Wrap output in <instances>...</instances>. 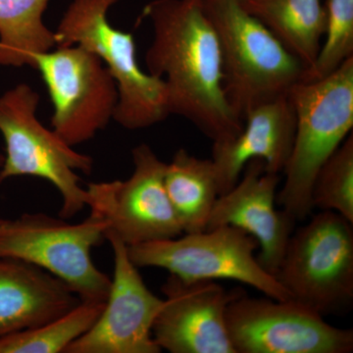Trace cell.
Wrapping results in <instances>:
<instances>
[{"label":"cell","mask_w":353,"mask_h":353,"mask_svg":"<svg viewBox=\"0 0 353 353\" xmlns=\"http://www.w3.org/2000/svg\"><path fill=\"white\" fill-rule=\"evenodd\" d=\"M324 41L316 61L301 81H316L333 73L353 57V0H325Z\"/></svg>","instance_id":"7402d4cb"},{"label":"cell","mask_w":353,"mask_h":353,"mask_svg":"<svg viewBox=\"0 0 353 353\" xmlns=\"http://www.w3.org/2000/svg\"><path fill=\"white\" fill-rule=\"evenodd\" d=\"M165 305L153 325L160 350L171 353H236L227 328L229 304L245 294L215 281L185 282L170 275L162 285Z\"/></svg>","instance_id":"4fadbf2b"},{"label":"cell","mask_w":353,"mask_h":353,"mask_svg":"<svg viewBox=\"0 0 353 353\" xmlns=\"http://www.w3.org/2000/svg\"><path fill=\"white\" fill-rule=\"evenodd\" d=\"M105 303L82 301L57 319L0 338V353L65 352L99 319Z\"/></svg>","instance_id":"ffe728a7"},{"label":"cell","mask_w":353,"mask_h":353,"mask_svg":"<svg viewBox=\"0 0 353 353\" xmlns=\"http://www.w3.org/2000/svg\"><path fill=\"white\" fill-rule=\"evenodd\" d=\"M290 299L323 317L347 310L353 301L352 223L321 211L290 234L274 274Z\"/></svg>","instance_id":"8992f818"},{"label":"cell","mask_w":353,"mask_h":353,"mask_svg":"<svg viewBox=\"0 0 353 353\" xmlns=\"http://www.w3.org/2000/svg\"><path fill=\"white\" fill-rule=\"evenodd\" d=\"M164 183L183 233L205 231L211 211L220 196L212 159L179 150L170 163H166Z\"/></svg>","instance_id":"ac0fdd59"},{"label":"cell","mask_w":353,"mask_h":353,"mask_svg":"<svg viewBox=\"0 0 353 353\" xmlns=\"http://www.w3.org/2000/svg\"><path fill=\"white\" fill-rule=\"evenodd\" d=\"M226 321L236 353H350L352 330L336 328L294 299H250L228 306Z\"/></svg>","instance_id":"8fae6325"},{"label":"cell","mask_w":353,"mask_h":353,"mask_svg":"<svg viewBox=\"0 0 353 353\" xmlns=\"http://www.w3.org/2000/svg\"><path fill=\"white\" fill-rule=\"evenodd\" d=\"M106 221L90 215L71 224L43 213L0 220V257L23 260L61 279L82 301L105 303L111 278L95 266L92 250L104 239Z\"/></svg>","instance_id":"52a82bcc"},{"label":"cell","mask_w":353,"mask_h":353,"mask_svg":"<svg viewBox=\"0 0 353 353\" xmlns=\"http://www.w3.org/2000/svg\"><path fill=\"white\" fill-rule=\"evenodd\" d=\"M239 1H245V0H239Z\"/></svg>","instance_id":"cb8c5ba5"},{"label":"cell","mask_w":353,"mask_h":353,"mask_svg":"<svg viewBox=\"0 0 353 353\" xmlns=\"http://www.w3.org/2000/svg\"><path fill=\"white\" fill-rule=\"evenodd\" d=\"M50 0H0V65L31 66L37 53L57 48L54 32L43 23Z\"/></svg>","instance_id":"d6986e66"},{"label":"cell","mask_w":353,"mask_h":353,"mask_svg":"<svg viewBox=\"0 0 353 353\" xmlns=\"http://www.w3.org/2000/svg\"><path fill=\"white\" fill-rule=\"evenodd\" d=\"M240 3L270 30L304 71L313 66L326 22L321 0H245Z\"/></svg>","instance_id":"e0dca14e"},{"label":"cell","mask_w":353,"mask_h":353,"mask_svg":"<svg viewBox=\"0 0 353 353\" xmlns=\"http://www.w3.org/2000/svg\"><path fill=\"white\" fill-rule=\"evenodd\" d=\"M143 15L153 29L146 67L164 81L170 114L189 120L213 143L233 139L243 121L225 94L219 38L203 0H153Z\"/></svg>","instance_id":"6da1fadb"},{"label":"cell","mask_w":353,"mask_h":353,"mask_svg":"<svg viewBox=\"0 0 353 353\" xmlns=\"http://www.w3.org/2000/svg\"><path fill=\"white\" fill-rule=\"evenodd\" d=\"M81 301L50 272L23 260L0 257V338L41 326Z\"/></svg>","instance_id":"2e32d148"},{"label":"cell","mask_w":353,"mask_h":353,"mask_svg":"<svg viewBox=\"0 0 353 353\" xmlns=\"http://www.w3.org/2000/svg\"><path fill=\"white\" fill-rule=\"evenodd\" d=\"M4 161V157H2L1 154H0V167L2 166V164H3Z\"/></svg>","instance_id":"603a6c76"},{"label":"cell","mask_w":353,"mask_h":353,"mask_svg":"<svg viewBox=\"0 0 353 353\" xmlns=\"http://www.w3.org/2000/svg\"><path fill=\"white\" fill-rule=\"evenodd\" d=\"M313 208L333 211L353 224V136L322 165L311 190Z\"/></svg>","instance_id":"44dd1931"},{"label":"cell","mask_w":353,"mask_h":353,"mask_svg":"<svg viewBox=\"0 0 353 353\" xmlns=\"http://www.w3.org/2000/svg\"><path fill=\"white\" fill-rule=\"evenodd\" d=\"M132 155L134 171L127 181L88 185L90 215L106 221L104 236L113 234L128 246L180 236L183 228L165 188L166 163L145 143Z\"/></svg>","instance_id":"30bf717a"},{"label":"cell","mask_w":353,"mask_h":353,"mask_svg":"<svg viewBox=\"0 0 353 353\" xmlns=\"http://www.w3.org/2000/svg\"><path fill=\"white\" fill-rule=\"evenodd\" d=\"M288 95L296 114V134L277 201L296 222L312 211L311 190L318 171L352 134L353 57L320 80L299 81Z\"/></svg>","instance_id":"7a4b0ae2"},{"label":"cell","mask_w":353,"mask_h":353,"mask_svg":"<svg viewBox=\"0 0 353 353\" xmlns=\"http://www.w3.org/2000/svg\"><path fill=\"white\" fill-rule=\"evenodd\" d=\"M279 174L266 171L261 159L246 164L236 185L216 201L206 230L233 226L259 241L257 260L272 275L282 261L296 221L276 208Z\"/></svg>","instance_id":"5bb4252c"},{"label":"cell","mask_w":353,"mask_h":353,"mask_svg":"<svg viewBox=\"0 0 353 353\" xmlns=\"http://www.w3.org/2000/svg\"><path fill=\"white\" fill-rule=\"evenodd\" d=\"M39 102L38 92L26 83L0 97V132L6 150L0 182L22 176L48 181L62 197L60 217L68 219L88 208V190L77 172L88 175L94 162L39 122Z\"/></svg>","instance_id":"5b68a950"},{"label":"cell","mask_w":353,"mask_h":353,"mask_svg":"<svg viewBox=\"0 0 353 353\" xmlns=\"http://www.w3.org/2000/svg\"><path fill=\"white\" fill-rule=\"evenodd\" d=\"M222 54L228 101L243 121L262 102L288 94L304 68L268 28L239 0H203Z\"/></svg>","instance_id":"3957f363"},{"label":"cell","mask_w":353,"mask_h":353,"mask_svg":"<svg viewBox=\"0 0 353 353\" xmlns=\"http://www.w3.org/2000/svg\"><path fill=\"white\" fill-rule=\"evenodd\" d=\"M182 238L148 241L128 246L137 267H157L185 281L233 280L254 288L278 301L290 299L275 276L255 256L259 241L243 230L219 226Z\"/></svg>","instance_id":"ba28073f"},{"label":"cell","mask_w":353,"mask_h":353,"mask_svg":"<svg viewBox=\"0 0 353 353\" xmlns=\"http://www.w3.org/2000/svg\"><path fill=\"white\" fill-rule=\"evenodd\" d=\"M114 255L110 290L99 319L77 339L65 353H159L152 336L153 325L165 299L146 287L129 257L128 245L106 234Z\"/></svg>","instance_id":"7c38bea8"},{"label":"cell","mask_w":353,"mask_h":353,"mask_svg":"<svg viewBox=\"0 0 353 353\" xmlns=\"http://www.w3.org/2000/svg\"><path fill=\"white\" fill-rule=\"evenodd\" d=\"M296 134V114L289 95L262 102L246 112L243 130L233 139L213 143L212 159L221 194L232 189L252 159L280 174L289 160Z\"/></svg>","instance_id":"9a60e30c"},{"label":"cell","mask_w":353,"mask_h":353,"mask_svg":"<svg viewBox=\"0 0 353 353\" xmlns=\"http://www.w3.org/2000/svg\"><path fill=\"white\" fill-rule=\"evenodd\" d=\"M117 1L74 0L54 32L57 46H81L101 58L117 85L114 120L128 130L146 129L171 115L167 88L139 66L131 32L108 22L109 8Z\"/></svg>","instance_id":"277c9868"},{"label":"cell","mask_w":353,"mask_h":353,"mask_svg":"<svg viewBox=\"0 0 353 353\" xmlns=\"http://www.w3.org/2000/svg\"><path fill=\"white\" fill-rule=\"evenodd\" d=\"M52 101L51 125L67 145H81L105 129L118 103L117 85L101 58L81 46H57L37 53Z\"/></svg>","instance_id":"9c48e42d"}]
</instances>
